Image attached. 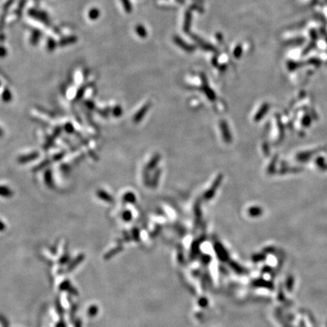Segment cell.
Listing matches in <instances>:
<instances>
[{"mask_svg": "<svg viewBox=\"0 0 327 327\" xmlns=\"http://www.w3.org/2000/svg\"><path fill=\"white\" fill-rule=\"evenodd\" d=\"M7 54V50L5 49V47H3V46H0V58H3L6 56Z\"/></svg>", "mask_w": 327, "mask_h": 327, "instance_id": "17", "label": "cell"}, {"mask_svg": "<svg viewBox=\"0 0 327 327\" xmlns=\"http://www.w3.org/2000/svg\"><path fill=\"white\" fill-rule=\"evenodd\" d=\"M125 199H126V201H129V202H135L136 201V197L135 196H134V194L133 193H126V196H125Z\"/></svg>", "mask_w": 327, "mask_h": 327, "instance_id": "14", "label": "cell"}, {"mask_svg": "<svg viewBox=\"0 0 327 327\" xmlns=\"http://www.w3.org/2000/svg\"><path fill=\"white\" fill-rule=\"evenodd\" d=\"M220 130H221L222 136H223V140L227 143H230L232 142V136L229 131V126L226 121L221 120L220 122Z\"/></svg>", "mask_w": 327, "mask_h": 327, "instance_id": "2", "label": "cell"}, {"mask_svg": "<svg viewBox=\"0 0 327 327\" xmlns=\"http://www.w3.org/2000/svg\"><path fill=\"white\" fill-rule=\"evenodd\" d=\"M161 169H157L156 171L155 172V174H154V176L152 177V182H151V185H152V187L153 189H155L156 187H157V185H158L159 179H160V177H161Z\"/></svg>", "mask_w": 327, "mask_h": 327, "instance_id": "7", "label": "cell"}, {"mask_svg": "<svg viewBox=\"0 0 327 327\" xmlns=\"http://www.w3.org/2000/svg\"><path fill=\"white\" fill-rule=\"evenodd\" d=\"M77 40H78V39H77L76 36H67V37L62 38V39L60 40L58 45L61 46H68L70 44L74 43Z\"/></svg>", "mask_w": 327, "mask_h": 327, "instance_id": "6", "label": "cell"}, {"mask_svg": "<svg viewBox=\"0 0 327 327\" xmlns=\"http://www.w3.org/2000/svg\"><path fill=\"white\" fill-rule=\"evenodd\" d=\"M268 111V105H264L262 106L261 108L260 109V111H259L258 113L256 114V115H255V121H256V122H258V121H260V119H262V117L264 116V115H265V113Z\"/></svg>", "mask_w": 327, "mask_h": 327, "instance_id": "8", "label": "cell"}, {"mask_svg": "<svg viewBox=\"0 0 327 327\" xmlns=\"http://www.w3.org/2000/svg\"><path fill=\"white\" fill-rule=\"evenodd\" d=\"M161 155H159V154H155V155L152 158V159L150 160L149 162L148 163V164H147V166H146L147 170H153V169L156 167V165L158 164L160 160H161Z\"/></svg>", "mask_w": 327, "mask_h": 327, "instance_id": "5", "label": "cell"}, {"mask_svg": "<svg viewBox=\"0 0 327 327\" xmlns=\"http://www.w3.org/2000/svg\"><path fill=\"white\" fill-rule=\"evenodd\" d=\"M29 14H30L32 17L36 18V19H38L40 20V21L45 22V23H47V22L49 21V18H48L47 14L44 13L43 12H39V11L37 10H30Z\"/></svg>", "mask_w": 327, "mask_h": 327, "instance_id": "4", "label": "cell"}, {"mask_svg": "<svg viewBox=\"0 0 327 327\" xmlns=\"http://www.w3.org/2000/svg\"><path fill=\"white\" fill-rule=\"evenodd\" d=\"M201 205H200L199 201H196V205L194 206V211H195V215H196V220H201Z\"/></svg>", "mask_w": 327, "mask_h": 327, "instance_id": "11", "label": "cell"}, {"mask_svg": "<svg viewBox=\"0 0 327 327\" xmlns=\"http://www.w3.org/2000/svg\"><path fill=\"white\" fill-rule=\"evenodd\" d=\"M150 106H151L150 103H147L145 105H143L142 107L141 108V109L139 110V111H138L137 114H136L135 117H134V118H133L134 122L135 123L140 122V121L142 120L143 117H144L145 115H146V114L147 113V111H148Z\"/></svg>", "mask_w": 327, "mask_h": 327, "instance_id": "3", "label": "cell"}, {"mask_svg": "<svg viewBox=\"0 0 327 327\" xmlns=\"http://www.w3.org/2000/svg\"><path fill=\"white\" fill-rule=\"evenodd\" d=\"M99 16H100V11L96 8H93L90 9V10L89 11V12H88V17H89V19L92 20V21L97 20Z\"/></svg>", "mask_w": 327, "mask_h": 327, "instance_id": "9", "label": "cell"}, {"mask_svg": "<svg viewBox=\"0 0 327 327\" xmlns=\"http://www.w3.org/2000/svg\"><path fill=\"white\" fill-rule=\"evenodd\" d=\"M223 180V175L222 174H219L217 175V177H216V179L214 180V183L211 185L208 190L207 192H205V193L204 194L203 198L205 201H208L214 196V195L216 193V191L217 190V189L219 188V186L221 184V182Z\"/></svg>", "mask_w": 327, "mask_h": 327, "instance_id": "1", "label": "cell"}, {"mask_svg": "<svg viewBox=\"0 0 327 327\" xmlns=\"http://www.w3.org/2000/svg\"><path fill=\"white\" fill-rule=\"evenodd\" d=\"M40 36H41V34L37 30H34V31H33V34H32V36H31V39H30V42L31 43L36 44L37 43L38 40H40Z\"/></svg>", "mask_w": 327, "mask_h": 327, "instance_id": "12", "label": "cell"}, {"mask_svg": "<svg viewBox=\"0 0 327 327\" xmlns=\"http://www.w3.org/2000/svg\"><path fill=\"white\" fill-rule=\"evenodd\" d=\"M122 3H123V5H124V8L125 10H126V12H130V11H131V5H130L129 0H122Z\"/></svg>", "mask_w": 327, "mask_h": 327, "instance_id": "15", "label": "cell"}, {"mask_svg": "<svg viewBox=\"0 0 327 327\" xmlns=\"http://www.w3.org/2000/svg\"><path fill=\"white\" fill-rule=\"evenodd\" d=\"M249 215L251 217H258L262 214V209L259 207H251L248 210Z\"/></svg>", "mask_w": 327, "mask_h": 327, "instance_id": "10", "label": "cell"}, {"mask_svg": "<svg viewBox=\"0 0 327 327\" xmlns=\"http://www.w3.org/2000/svg\"><path fill=\"white\" fill-rule=\"evenodd\" d=\"M143 177H144L145 184L148 185V184L150 183V177H149V174H148V170H147V169H146V173H144V176H143Z\"/></svg>", "mask_w": 327, "mask_h": 327, "instance_id": "16", "label": "cell"}, {"mask_svg": "<svg viewBox=\"0 0 327 327\" xmlns=\"http://www.w3.org/2000/svg\"><path fill=\"white\" fill-rule=\"evenodd\" d=\"M124 219L125 220H129L130 219V217H131V214H130V211H126V213L124 214Z\"/></svg>", "mask_w": 327, "mask_h": 327, "instance_id": "18", "label": "cell"}, {"mask_svg": "<svg viewBox=\"0 0 327 327\" xmlns=\"http://www.w3.org/2000/svg\"><path fill=\"white\" fill-rule=\"evenodd\" d=\"M46 44H47L48 50H49V51L54 50L55 48H56V41H55L53 39H51V38L50 39H48Z\"/></svg>", "mask_w": 327, "mask_h": 327, "instance_id": "13", "label": "cell"}]
</instances>
